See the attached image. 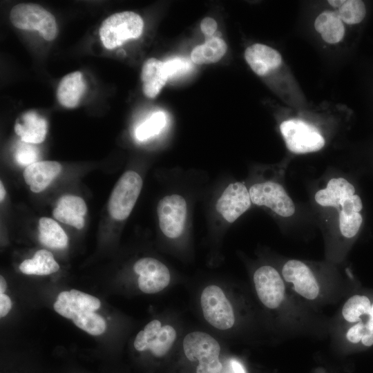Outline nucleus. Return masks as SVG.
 Wrapping results in <instances>:
<instances>
[{"instance_id":"423d86ee","label":"nucleus","mask_w":373,"mask_h":373,"mask_svg":"<svg viewBox=\"0 0 373 373\" xmlns=\"http://www.w3.org/2000/svg\"><path fill=\"white\" fill-rule=\"evenodd\" d=\"M200 305L204 319L216 329L227 330L233 326V309L220 287L210 285L204 287L200 296Z\"/></svg>"},{"instance_id":"f704fd0d","label":"nucleus","mask_w":373,"mask_h":373,"mask_svg":"<svg viewBox=\"0 0 373 373\" xmlns=\"http://www.w3.org/2000/svg\"><path fill=\"white\" fill-rule=\"evenodd\" d=\"M226 373H247L242 363L236 359L231 358L228 361Z\"/></svg>"},{"instance_id":"20e7f679","label":"nucleus","mask_w":373,"mask_h":373,"mask_svg":"<svg viewBox=\"0 0 373 373\" xmlns=\"http://www.w3.org/2000/svg\"><path fill=\"white\" fill-rule=\"evenodd\" d=\"M12 25L21 30H37L47 41L55 39L58 29L55 17L42 6L35 3H19L10 12Z\"/></svg>"},{"instance_id":"7ed1b4c3","label":"nucleus","mask_w":373,"mask_h":373,"mask_svg":"<svg viewBox=\"0 0 373 373\" xmlns=\"http://www.w3.org/2000/svg\"><path fill=\"white\" fill-rule=\"evenodd\" d=\"M143 28L144 21L137 13L130 11L117 12L102 22L99 37L104 46L113 50L129 39L139 38Z\"/></svg>"},{"instance_id":"c85d7f7f","label":"nucleus","mask_w":373,"mask_h":373,"mask_svg":"<svg viewBox=\"0 0 373 373\" xmlns=\"http://www.w3.org/2000/svg\"><path fill=\"white\" fill-rule=\"evenodd\" d=\"M165 124L164 113L156 112L136 128L135 137L140 141L146 140L158 134Z\"/></svg>"},{"instance_id":"473e14b6","label":"nucleus","mask_w":373,"mask_h":373,"mask_svg":"<svg viewBox=\"0 0 373 373\" xmlns=\"http://www.w3.org/2000/svg\"><path fill=\"white\" fill-rule=\"evenodd\" d=\"M200 28L207 37H212L217 29V23L215 19L211 17H205L201 21Z\"/></svg>"},{"instance_id":"72a5a7b5","label":"nucleus","mask_w":373,"mask_h":373,"mask_svg":"<svg viewBox=\"0 0 373 373\" xmlns=\"http://www.w3.org/2000/svg\"><path fill=\"white\" fill-rule=\"evenodd\" d=\"M12 307V302L10 297L5 294H0V316H6Z\"/></svg>"},{"instance_id":"f03ea898","label":"nucleus","mask_w":373,"mask_h":373,"mask_svg":"<svg viewBox=\"0 0 373 373\" xmlns=\"http://www.w3.org/2000/svg\"><path fill=\"white\" fill-rule=\"evenodd\" d=\"M182 346L186 357L198 362L196 373H222L220 345L211 335L201 331L189 332L184 336Z\"/></svg>"},{"instance_id":"a878e982","label":"nucleus","mask_w":373,"mask_h":373,"mask_svg":"<svg viewBox=\"0 0 373 373\" xmlns=\"http://www.w3.org/2000/svg\"><path fill=\"white\" fill-rule=\"evenodd\" d=\"M72 321L76 326L91 335H100L106 329V323L104 318L95 312H77Z\"/></svg>"},{"instance_id":"58836bf2","label":"nucleus","mask_w":373,"mask_h":373,"mask_svg":"<svg viewBox=\"0 0 373 373\" xmlns=\"http://www.w3.org/2000/svg\"><path fill=\"white\" fill-rule=\"evenodd\" d=\"M368 315L369 319L366 322L365 325L368 327H373V305L371 306V309Z\"/></svg>"},{"instance_id":"aec40b11","label":"nucleus","mask_w":373,"mask_h":373,"mask_svg":"<svg viewBox=\"0 0 373 373\" xmlns=\"http://www.w3.org/2000/svg\"><path fill=\"white\" fill-rule=\"evenodd\" d=\"M141 78L144 94L149 98L155 97L169 78L165 63L155 58L147 59L142 66Z\"/></svg>"},{"instance_id":"9b49d317","label":"nucleus","mask_w":373,"mask_h":373,"mask_svg":"<svg viewBox=\"0 0 373 373\" xmlns=\"http://www.w3.org/2000/svg\"><path fill=\"white\" fill-rule=\"evenodd\" d=\"M254 283L261 303L267 308L280 306L285 296V287L278 271L271 266L263 265L256 270Z\"/></svg>"},{"instance_id":"f8f14e48","label":"nucleus","mask_w":373,"mask_h":373,"mask_svg":"<svg viewBox=\"0 0 373 373\" xmlns=\"http://www.w3.org/2000/svg\"><path fill=\"white\" fill-rule=\"evenodd\" d=\"M133 270L139 275L138 287L145 294L160 292L170 283L169 269L157 259L150 257L140 258L134 264Z\"/></svg>"},{"instance_id":"412c9836","label":"nucleus","mask_w":373,"mask_h":373,"mask_svg":"<svg viewBox=\"0 0 373 373\" xmlns=\"http://www.w3.org/2000/svg\"><path fill=\"white\" fill-rule=\"evenodd\" d=\"M86 90V84L79 71L67 74L60 81L57 97L59 102L66 108H74L78 105Z\"/></svg>"},{"instance_id":"2eb2a0df","label":"nucleus","mask_w":373,"mask_h":373,"mask_svg":"<svg viewBox=\"0 0 373 373\" xmlns=\"http://www.w3.org/2000/svg\"><path fill=\"white\" fill-rule=\"evenodd\" d=\"M100 300L77 289L61 291L54 303V309L61 316L72 319L77 312H94L99 308Z\"/></svg>"},{"instance_id":"7c9ffc66","label":"nucleus","mask_w":373,"mask_h":373,"mask_svg":"<svg viewBox=\"0 0 373 373\" xmlns=\"http://www.w3.org/2000/svg\"><path fill=\"white\" fill-rule=\"evenodd\" d=\"M165 63L169 77H174L186 73L191 68V63L184 58L175 57Z\"/></svg>"},{"instance_id":"9d476101","label":"nucleus","mask_w":373,"mask_h":373,"mask_svg":"<svg viewBox=\"0 0 373 373\" xmlns=\"http://www.w3.org/2000/svg\"><path fill=\"white\" fill-rule=\"evenodd\" d=\"M251 202L265 206L283 217L295 212V206L283 186L275 182L266 181L253 184L249 189Z\"/></svg>"},{"instance_id":"4c0bfd02","label":"nucleus","mask_w":373,"mask_h":373,"mask_svg":"<svg viewBox=\"0 0 373 373\" xmlns=\"http://www.w3.org/2000/svg\"><path fill=\"white\" fill-rule=\"evenodd\" d=\"M7 287V284L3 276H0V294H4Z\"/></svg>"},{"instance_id":"6ab92c4d","label":"nucleus","mask_w":373,"mask_h":373,"mask_svg":"<svg viewBox=\"0 0 373 373\" xmlns=\"http://www.w3.org/2000/svg\"><path fill=\"white\" fill-rule=\"evenodd\" d=\"M61 165L55 161H39L23 171V178L30 189L34 193L44 191L59 174Z\"/></svg>"},{"instance_id":"39448f33","label":"nucleus","mask_w":373,"mask_h":373,"mask_svg":"<svg viewBox=\"0 0 373 373\" xmlns=\"http://www.w3.org/2000/svg\"><path fill=\"white\" fill-rule=\"evenodd\" d=\"M142 187L141 176L134 171H127L115 185L108 202V210L116 220L126 219L131 213Z\"/></svg>"},{"instance_id":"cd10ccee","label":"nucleus","mask_w":373,"mask_h":373,"mask_svg":"<svg viewBox=\"0 0 373 373\" xmlns=\"http://www.w3.org/2000/svg\"><path fill=\"white\" fill-rule=\"evenodd\" d=\"M337 12L342 21L347 24H356L363 21L366 10L362 1L345 0Z\"/></svg>"},{"instance_id":"5701e85b","label":"nucleus","mask_w":373,"mask_h":373,"mask_svg":"<svg viewBox=\"0 0 373 373\" xmlns=\"http://www.w3.org/2000/svg\"><path fill=\"white\" fill-rule=\"evenodd\" d=\"M227 49L223 39L216 36L209 37L204 44L193 48L191 55V60L197 64L215 63L224 55Z\"/></svg>"},{"instance_id":"e433bc0d","label":"nucleus","mask_w":373,"mask_h":373,"mask_svg":"<svg viewBox=\"0 0 373 373\" xmlns=\"http://www.w3.org/2000/svg\"><path fill=\"white\" fill-rule=\"evenodd\" d=\"M345 0H329L328 1V3L334 8H339L343 3H344Z\"/></svg>"},{"instance_id":"ea45409f","label":"nucleus","mask_w":373,"mask_h":373,"mask_svg":"<svg viewBox=\"0 0 373 373\" xmlns=\"http://www.w3.org/2000/svg\"><path fill=\"white\" fill-rule=\"evenodd\" d=\"M6 189L3 184V182H0V200L2 202L6 196Z\"/></svg>"},{"instance_id":"c756f323","label":"nucleus","mask_w":373,"mask_h":373,"mask_svg":"<svg viewBox=\"0 0 373 373\" xmlns=\"http://www.w3.org/2000/svg\"><path fill=\"white\" fill-rule=\"evenodd\" d=\"M39 151L32 144L23 143L20 144L15 152L17 162L22 166H29L38 160Z\"/></svg>"},{"instance_id":"f3484780","label":"nucleus","mask_w":373,"mask_h":373,"mask_svg":"<svg viewBox=\"0 0 373 373\" xmlns=\"http://www.w3.org/2000/svg\"><path fill=\"white\" fill-rule=\"evenodd\" d=\"M14 128L23 142L36 144L43 142L46 139L48 123L36 111H28L17 119Z\"/></svg>"},{"instance_id":"1a4fd4ad","label":"nucleus","mask_w":373,"mask_h":373,"mask_svg":"<svg viewBox=\"0 0 373 373\" xmlns=\"http://www.w3.org/2000/svg\"><path fill=\"white\" fill-rule=\"evenodd\" d=\"M157 213L164 236L172 239L182 236L187 214V204L182 195L172 194L162 198L157 204Z\"/></svg>"},{"instance_id":"bb28decb","label":"nucleus","mask_w":373,"mask_h":373,"mask_svg":"<svg viewBox=\"0 0 373 373\" xmlns=\"http://www.w3.org/2000/svg\"><path fill=\"white\" fill-rule=\"evenodd\" d=\"M371 306L367 296L354 295L350 298L343 305L342 314L346 321L356 322L360 320L361 316L369 314Z\"/></svg>"},{"instance_id":"ddd939ff","label":"nucleus","mask_w":373,"mask_h":373,"mask_svg":"<svg viewBox=\"0 0 373 373\" xmlns=\"http://www.w3.org/2000/svg\"><path fill=\"white\" fill-rule=\"evenodd\" d=\"M251 203L246 186L236 182L224 190L216 202V209L227 222L232 223L249 209Z\"/></svg>"},{"instance_id":"4468645a","label":"nucleus","mask_w":373,"mask_h":373,"mask_svg":"<svg viewBox=\"0 0 373 373\" xmlns=\"http://www.w3.org/2000/svg\"><path fill=\"white\" fill-rule=\"evenodd\" d=\"M284 279L293 284L296 291L301 296L315 299L319 293V287L312 270L307 265L298 260H289L283 266Z\"/></svg>"},{"instance_id":"dca6fc26","label":"nucleus","mask_w":373,"mask_h":373,"mask_svg":"<svg viewBox=\"0 0 373 373\" xmlns=\"http://www.w3.org/2000/svg\"><path fill=\"white\" fill-rule=\"evenodd\" d=\"M245 58L252 70L259 76L269 74L282 64V57L277 50L261 44H254L247 48Z\"/></svg>"},{"instance_id":"f257e3e1","label":"nucleus","mask_w":373,"mask_h":373,"mask_svg":"<svg viewBox=\"0 0 373 373\" xmlns=\"http://www.w3.org/2000/svg\"><path fill=\"white\" fill-rule=\"evenodd\" d=\"M314 198L323 207H332L339 213V228L341 234L352 238L358 232L363 223L360 213L363 202L355 194L353 184L343 178L331 179L326 188L318 191Z\"/></svg>"},{"instance_id":"393cba45","label":"nucleus","mask_w":373,"mask_h":373,"mask_svg":"<svg viewBox=\"0 0 373 373\" xmlns=\"http://www.w3.org/2000/svg\"><path fill=\"white\" fill-rule=\"evenodd\" d=\"M39 239L45 246L52 249L65 248L68 236L61 227L53 219L46 217L39 220Z\"/></svg>"},{"instance_id":"2f4dec72","label":"nucleus","mask_w":373,"mask_h":373,"mask_svg":"<svg viewBox=\"0 0 373 373\" xmlns=\"http://www.w3.org/2000/svg\"><path fill=\"white\" fill-rule=\"evenodd\" d=\"M365 327V324L362 323H359L351 327L346 334L347 340L353 343H357L361 341L363 336Z\"/></svg>"},{"instance_id":"c9c22d12","label":"nucleus","mask_w":373,"mask_h":373,"mask_svg":"<svg viewBox=\"0 0 373 373\" xmlns=\"http://www.w3.org/2000/svg\"><path fill=\"white\" fill-rule=\"evenodd\" d=\"M365 326L361 342L365 346H371L373 345V327H368L365 324Z\"/></svg>"},{"instance_id":"b1692460","label":"nucleus","mask_w":373,"mask_h":373,"mask_svg":"<svg viewBox=\"0 0 373 373\" xmlns=\"http://www.w3.org/2000/svg\"><path fill=\"white\" fill-rule=\"evenodd\" d=\"M59 269L52 254L46 249L38 250L32 259H26L19 265V270L28 275H49Z\"/></svg>"},{"instance_id":"a211bd4d","label":"nucleus","mask_w":373,"mask_h":373,"mask_svg":"<svg viewBox=\"0 0 373 373\" xmlns=\"http://www.w3.org/2000/svg\"><path fill=\"white\" fill-rule=\"evenodd\" d=\"M86 212L87 207L82 198L65 195L58 200L52 214L58 221L81 229L85 224Z\"/></svg>"},{"instance_id":"6e6552de","label":"nucleus","mask_w":373,"mask_h":373,"mask_svg":"<svg viewBox=\"0 0 373 373\" xmlns=\"http://www.w3.org/2000/svg\"><path fill=\"white\" fill-rule=\"evenodd\" d=\"M177 338L175 329L171 325H162L158 320H153L140 331L134 341L137 351L149 350L157 357L165 356L172 348Z\"/></svg>"},{"instance_id":"4be33fe9","label":"nucleus","mask_w":373,"mask_h":373,"mask_svg":"<svg viewBox=\"0 0 373 373\" xmlns=\"http://www.w3.org/2000/svg\"><path fill=\"white\" fill-rule=\"evenodd\" d=\"M314 28L323 39L331 44L340 42L345 35V27L337 11H325L315 19Z\"/></svg>"},{"instance_id":"0eeeda50","label":"nucleus","mask_w":373,"mask_h":373,"mask_svg":"<svg viewBox=\"0 0 373 373\" xmlns=\"http://www.w3.org/2000/svg\"><path fill=\"white\" fill-rule=\"evenodd\" d=\"M280 129L287 148L294 153L315 152L325 145L318 130L303 120H285L280 124Z\"/></svg>"}]
</instances>
